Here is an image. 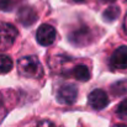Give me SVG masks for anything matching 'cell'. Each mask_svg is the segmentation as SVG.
Here are the masks:
<instances>
[{
	"label": "cell",
	"instance_id": "cell-6",
	"mask_svg": "<svg viewBox=\"0 0 127 127\" xmlns=\"http://www.w3.org/2000/svg\"><path fill=\"white\" fill-rule=\"evenodd\" d=\"M110 64L116 69H126L127 68V46L119 47L114 54L111 56Z\"/></svg>",
	"mask_w": 127,
	"mask_h": 127
},
{
	"label": "cell",
	"instance_id": "cell-10",
	"mask_svg": "<svg viewBox=\"0 0 127 127\" xmlns=\"http://www.w3.org/2000/svg\"><path fill=\"white\" fill-rule=\"evenodd\" d=\"M120 15V7L119 6H109L105 11H104V17L107 21H114L115 19H117Z\"/></svg>",
	"mask_w": 127,
	"mask_h": 127
},
{
	"label": "cell",
	"instance_id": "cell-12",
	"mask_svg": "<svg viewBox=\"0 0 127 127\" xmlns=\"http://www.w3.org/2000/svg\"><path fill=\"white\" fill-rule=\"evenodd\" d=\"M12 2L14 0H0V10L7 11L12 7Z\"/></svg>",
	"mask_w": 127,
	"mask_h": 127
},
{
	"label": "cell",
	"instance_id": "cell-1",
	"mask_svg": "<svg viewBox=\"0 0 127 127\" xmlns=\"http://www.w3.org/2000/svg\"><path fill=\"white\" fill-rule=\"evenodd\" d=\"M19 72L21 75L27 77V78H41L43 75V67L40 62V59L35 56H26L22 57L19 63Z\"/></svg>",
	"mask_w": 127,
	"mask_h": 127
},
{
	"label": "cell",
	"instance_id": "cell-16",
	"mask_svg": "<svg viewBox=\"0 0 127 127\" xmlns=\"http://www.w3.org/2000/svg\"><path fill=\"white\" fill-rule=\"evenodd\" d=\"M102 1H105V2H112V1H115V0H102Z\"/></svg>",
	"mask_w": 127,
	"mask_h": 127
},
{
	"label": "cell",
	"instance_id": "cell-17",
	"mask_svg": "<svg viewBox=\"0 0 127 127\" xmlns=\"http://www.w3.org/2000/svg\"><path fill=\"white\" fill-rule=\"evenodd\" d=\"M1 105H2V101H1V97H0V109H1Z\"/></svg>",
	"mask_w": 127,
	"mask_h": 127
},
{
	"label": "cell",
	"instance_id": "cell-7",
	"mask_svg": "<svg viewBox=\"0 0 127 127\" xmlns=\"http://www.w3.org/2000/svg\"><path fill=\"white\" fill-rule=\"evenodd\" d=\"M72 77H74L75 79H78L80 82H86L90 79V70L85 64H78L73 68Z\"/></svg>",
	"mask_w": 127,
	"mask_h": 127
},
{
	"label": "cell",
	"instance_id": "cell-3",
	"mask_svg": "<svg viewBox=\"0 0 127 127\" xmlns=\"http://www.w3.org/2000/svg\"><path fill=\"white\" fill-rule=\"evenodd\" d=\"M77 94H78V89L74 84H72V83L63 84L59 86V89L57 91V100L61 104L72 105L77 100Z\"/></svg>",
	"mask_w": 127,
	"mask_h": 127
},
{
	"label": "cell",
	"instance_id": "cell-15",
	"mask_svg": "<svg viewBox=\"0 0 127 127\" xmlns=\"http://www.w3.org/2000/svg\"><path fill=\"white\" fill-rule=\"evenodd\" d=\"M112 127H127V125H122V124H117V125H114Z\"/></svg>",
	"mask_w": 127,
	"mask_h": 127
},
{
	"label": "cell",
	"instance_id": "cell-14",
	"mask_svg": "<svg viewBox=\"0 0 127 127\" xmlns=\"http://www.w3.org/2000/svg\"><path fill=\"white\" fill-rule=\"evenodd\" d=\"M124 25H125V31H126V33H127V14H126V17H125V22H124Z\"/></svg>",
	"mask_w": 127,
	"mask_h": 127
},
{
	"label": "cell",
	"instance_id": "cell-2",
	"mask_svg": "<svg viewBox=\"0 0 127 127\" xmlns=\"http://www.w3.org/2000/svg\"><path fill=\"white\" fill-rule=\"evenodd\" d=\"M17 36V30L14 25L0 22V51L10 48Z\"/></svg>",
	"mask_w": 127,
	"mask_h": 127
},
{
	"label": "cell",
	"instance_id": "cell-13",
	"mask_svg": "<svg viewBox=\"0 0 127 127\" xmlns=\"http://www.w3.org/2000/svg\"><path fill=\"white\" fill-rule=\"evenodd\" d=\"M37 127H57L53 122H51V121H47V120H44V121H41Z\"/></svg>",
	"mask_w": 127,
	"mask_h": 127
},
{
	"label": "cell",
	"instance_id": "cell-5",
	"mask_svg": "<svg viewBox=\"0 0 127 127\" xmlns=\"http://www.w3.org/2000/svg\"><path fill=\"white\" fill-rule=\"evenodd\" d=\"M88 102L93 109L101 110V109L106 107V105L109 104V96L104 90L96 89V90L90 93V95L88 97Z\"/></svg>",
	"mask_w": 127,
	"mask_h": 127
},
{
	"label": "cell",
	"instance_id": "cell-18",
	"mask_svg": "<svg viewBox=\"0 0 127 127\" xmlns=\"http://www.w3.org/2000/svg\"><path fill=\"white\" fill-rule=\"evenodd\" d=\"M75 1H84V0H75Z\"/></svg>",
	"mask_w": 127,
	"mask_h": 127
},
{
	"label": "cell",
	"instance_id": "cell-11",
	"mask_svg": "<svg viewBox=\"0 0 127 127\" xmlns=\"http://www.w3.org/2000/svg\"><path fill=\"white\" fill-rule=\"evenodd\" d=\"M116 114L119 115L120 119H124V120L127 121V99L124 100V101L119 105V107H117V110H116Z\"/></svg>",
	"mask_w": 127,
	"mask_h": 127
},
{
	"label": "cell",
	"instance_id": "cell-9",
	"mask_svg": "<svg viewBox=\"0 0 127 127\" xmlns=\"http://www.w3.org/2000/svg\"><path fill=\"white\" fill-rule=\"evenodd\" d=\"M12 59L9 56L0 54V74H6L12 69Z\"/></svg>",
	"mask_w": 127,
	"mask_h": 127
},
{
	"label": "cell",
	"instance_id": "cell-4",
	"mask_svg": "<svg viewBox=\"0 0 127 127\" xmlns=\"http://www.w3.org/2000/svg\"><path fill=\"white\" fill-rule=\"evenodd\" d=\"M37 42L41 46H51L56 40V30L53 26L44 24L41 25L40 29L37 30V35H36Z\"/></svg>",
	"mask_w": 127,
	"mask_h": 127
},
{
	"label": "cell",
	"instance_id": "cell-8",
	"mask_svg": "<svg viewBox=\"0 0 127 127\" xmlns=\"http://www.w3.org/2000/svg\"><path fill=\"white\" fill-rule=\"evenodd\" d=\"M36 19H37V16H36L35 11L31 10V9H29V7H25V9H22V10L20 11L19 20H20L24 25H26V26L33 24V22L36 21Z\"/></svg>",
	"mask_w": 127,
	"mask_h": 127
}]
</instances>
